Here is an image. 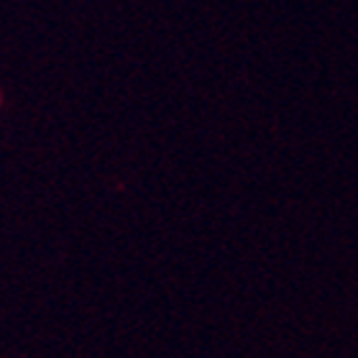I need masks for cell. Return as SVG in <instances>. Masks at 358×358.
<instances>
[{"instance_id": "1", "label": "cell", "mask_w": 358, "mask_h": 358, "mask_svg": "<svg viewBox=\"0 0 358 358\" xmlns=\"http://www.w3.org/2000/svg\"><path fill=\"white\" fill-rule=\"evenodd\" d=\"M0 105H3V95H0Z\"/></svg>"}]
</instances>
